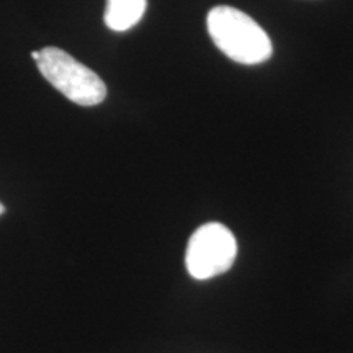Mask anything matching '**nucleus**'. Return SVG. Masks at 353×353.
<instances>
[{
  "label": "nucleus",
  "mask_w": 353,
  "mask_h": 353,
  "mask_svg": "<svg viewBox=\"0 0 353 353\" xmlns=\"http://www.w3.org/2000/svg\"><path fill=\"white\" fill-rule=\"evenodd\" d=\"M37 64L43 77L74 103L94 107L107 97V85L99 74L79 63L64 50L54 46L44 48L39 51Z\"/></svg>",
  "instance_id": "2"
},
{
  "label": "nucleus",
  "mask_w": 353,
  "mask_h": 353,
  "mask_svg": "<svg viewBox=\"0 0 353 353\" xmlns=\"http://www.w3.org/2000/svg\"><path fill=\"white\" fill-rule=\"evenodd\" d=\"M3 211H6V210H3V205H2V203H0V214H2Z\"/></svg>",
  "instance_id": "6"
},
{
  "label": "nucleus",
  "mask_w": 353,
  "mask_h": 353,
  "mask_svg": "<svg viewBox=\"0 0 353 353\" xmlns=\"http://www.w3.org/2000/svg\"><path fill=\"white\" fill-rule=\"evenodd\" d=\"M208 33L218 50L239 64L252 65L272 56V41L265 30L239 8L219 6L206 19Z\"/></svg>",
  "instance_id": "1"
},
{
  "label": "nucleus",
  "mask_w": 353,
  "mask_h": 353,
  "mask_svg": "<svg viewBox=\"0 0 353 353\" xmlns=\"http://www.w3.org/2000/svg\"><path fill=\"white\" fill-rule=\"evenodd\" d=\"M237 257V242L231 229L206 223L190 237L185 267L195 280H210L228 272Z\"/></svg>",
  "instance_id": "3"
},
{
  "label": "nucleus",
  "mask_w": 353,
  "mask_h": 353,
  "mask_svg": "<svg viewBox=\"0 0 353 353\" xmlns=\"http://www.w3.org/2000/svg\"><path fill=\"white\" fill-rule=\"evenodd\" d=\"M148 0H107L105 25L113 32H126L143 19Z\"/></svg>",
  "instance_id": "4"
},
{
  "label": "nucleus",
  "mask_w": 353,
  "mask_h": 353,
  "mask_svg": "<svg viewBox=\"0 0 353 353\" xmlns=\"http://www.w3.org/2000/svg\"><path fill=\"white\" fill-rule=\"evenodd\" d=\"M32 57H33L34 61H38V59H39V51H33V52H32Z\"/></svg>",
  "instance_id": "5"
}]
</instances>
